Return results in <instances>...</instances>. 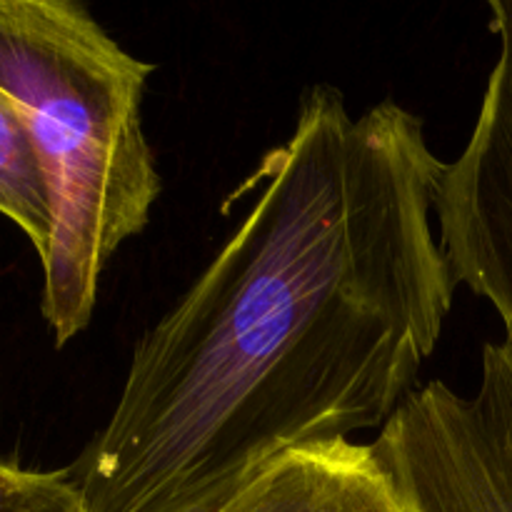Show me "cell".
I'll list each match as a JSON object with an SVG mask.
<instances>
[{
    "label": "cell",
    "instance_id": "obj_4",
    "mask_svg": "<svg viewBox=\"0 0 512 512\" xmlns=\"http://www.w3.org/2000/svg\"><path fill=\"white\" fill-rule=\"evenodd\" d=\"M500 50L463 153L443 163L433 215L455 285L488 300L512 335V0H490Z\"/></svg>",
    "mask_w": 512,
    "mask_h": 512
},
{
    "label": "cell",
    "instance_id": "obj_3",
    "mask_svg": "<svg viewBox=\"0 0 512 512\" xmlns=\"http://www.w3.org/2000/svg\"><path fill=\"white\" fill-rule=\"evenodd\" d=\"M370 445L418 512H512V335L485 343L473 395L433 380Z\"/></svg>",
    "mask_w": 512,
    "mask_h": 512
},
{
    "label": "cell",
    "instance_id": "obj_2",
    "mask_svg": "<svg viewBox=\"0 0 512 512\" xmlns=\"http://www.w3.org/2000/svg\"><path fill=\"white\" fill-rule=\"evenodd\" d=\"M150 73L80 3L0 0V90L23 113L50 190L40 308L58 348L88 328L105 265L160 198L140 113Z\"/></svg>",
    "mask_w": 512,
    "mask_h": 512
},
{
    "label": "cell",
    "instance_id": "obj_1",
    "mask_svg": "<svg viewBox=\"0 0 512 512\" xmlns=\"http://www.w3.org/2000/svg\"><path fill=\"white\" fill-rule=\"evenodd\" d=\"M443 160L395 100L315 85L230 195L253 205L140 335L108 423L68 470L90 512H218L278 455L383 428L443 338Z\"/></svg>",
    "mask_w": 512,
    "mask_h": 512
},
{
    "label": "cell",
    "instance_id": "obj_7",
    "mask_svg": "<svg viewBox=\"0 0 512 512\" xmlns=\"http://www.w3.org/2000/svg\"><path fill=\"white\" fill-rule=\"evenodd\" d=\"M0 512H90L63 473H38L0 460Z\"/></svg>",
    "mask_w": 512,
    "mask_h": 512
},
{
    "label": "cell",
    "instance_id": "obj_6",
    "mask_svg": "<svg viewBox=\"0 0 512 512\" xmlns=\"http://www.w3.org/2000/svg\"><path fill=\"white\" fill-rule=\"evenodd\" d=\"M0 215L13 220L43 260L53 235V208L43 165L25 118L0 90Z\"/></svg>",
    "mask_w": 512,
    "mask_h": 512
},
{
    "label": "cell",
    "instance_id": "obj_5",
    "mask_svg": "<svg viewBox=\"0 0 512 512\" xmlns=\"http://www.w3.org/2000/svg\"><path fill=\"white\" fill-rule=\"evenodd\" d=\"M218 512H418L373 445L350 438L278 455Z\"/></svg>",
    "mask_w": 512,
    "mask_h": 512
}]
</instances>
